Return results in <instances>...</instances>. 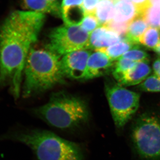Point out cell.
Returning <instances> with one entry per match:
<instances>
[{
	"instance_id": "cell-19",
	"label": "cell",
	"mask_w": 160,
	"mask_h": 160,
	"mask_svg": "<svg viewBox=\"0 0 160 160\" xmlns=\"http://www.w3.org/2000/svg\"><path fill=\"white\" fill-rule=\"evenodd\" d=\"M149 26L155 28H160V8L154 6H146L140 12Z\"/></svg>"
},
{
	"instance_id": "cell-32",
	"label": "cell",
	"mask_w": 160,
	"mask_h": 160,
	"mask_svg": "<svg viewBox=\"0 0 160 160\" xmlns=\"http://www.w3.org/2000/svg\"></svg>"
},
{
	"instance_id": "cell-6",
	"label": "cell",
	"mask_w": 160,
	"mask_h": 160,
	"mask_svg": "<svg viewBox=\"0 0 160 160\" xmlns=\"http://www.w3.org/2000/svg\"><path fill=\"white\" fill-rule=\"evenodd\" d=\"M89 34L80 26L65 24L50 31L46 48L60 58L72 52L89 49Z\"/></svg>"
},
{
	"instance_id": "cell-24",
	"label": "cell",
	"mask_w": 160,
	"mask_h": 160,
	"mask_svg": "<svg viewBox=\"0 0 160 160\" xmlns=\"http://www.w3.org/2000/svg\"><path fill=\"white\" fill-rule=\"evenodd\" d=\"M129 23L117 22L111 21L105 25L109 29L118 33L120 36H126L129 27Z\"/></svg>"
},
{
	"instance_id": "cell-5",
	"label": "cell",
	"mask_w": 160,
	"mask_h": 160,
	"mask_svg": "<svg viewBox=\"0 0 160 160\" xmlns=\"http://www.w3.org/2000/svg\"><path fill=\"white\" fill-rule=\"evenodd\" d=\"M132 147L143 160H160V115L146 112L138 117L132 126Z\"/></svg>"
},
{
	"instance_id": "cell-11",
	"label": "cell",
	"mask_w": 160,
	"mask_h": 160,
	"mask_svg": "<svg viewBox=\"0 0 160 160\" xmlns=\"http://www.w3.org/2000/svg\"><path fill=\"white\" fill-rule=\"evenodd\" d=\"M151 72L148 62H137L118 85L122 86L137 85L146 80Z\"/></svg>"
},
{
	"instance_id": "cell-16",
	"label": "cell",
	"mask_w": 160,
	"mask_h": 160,
	"mask_svg": "<svg viewBox=\"0 0 160 160\" xmlns=\"http://www.w3.org/2000/svg\"><path fill=\"white\" fill-rule=\"evenodd\" d=\"M115 3L113 0H101L96 9V16L101 26H105L113 19Z\"/></svg>"
},
{
	"instance_id": "cell-3",
	"label": "cell",
	"mask_w": 160,
	"mask_h": 160,
	"mask_svg": "<svg viewBox=\"0 0 160 160\" xmlns=\"http://www.w3.org/2000/svg\"><path fill=\"white\" fill-rule=\"evenodd\" d=\"M32 112L49 126L64 131L81 130L89 125L91 119L86 100L62 92L52 95L46 104L32 109Z\"/></svg>"
},
{
	"instance_id": "cell-30",
	"label": "cell",
	"mask_w": 160,
	"mask_h": 160,
	"mask_svg": "<svg viewBox=\"0 0 160 160\" xmlns=\"http://www.w3.org/2000/svg\"><path fill=\"white\" fill-rule=\"evenodd\" d=\"M154 51H155L158 54L160 55V42L159 44L158 45V46L156 47L154 49H153Z\"/></svg>"
},
{
	"instance_id": "cell-4",
	"label": "cell",
	"mask_w": 160,
	"mask_h": 160,
	"mask_svg": "<svg viewBox=\"0 0 160 160\" xmlns=\"http://www.w3.org/2000/svg\"><path fill=\"white\" fill-rule=\"evenodd\" d=\"M61 58L46 48L32 47L24 68L23 97L40 94L65 82Z\"/></svg>"
},
{
	"instance_id": "cell-7",
	"label": "cell",
	"mask_w": 160,
	"mask_h": 160,
	"mask_svg": "<svg viewBox=\"0 0 160 160\" xmlns=\"http://www.w3.org/2000/svg\"><path fill=\"white\" fill-rule=\"evenodd\" d=\"M106 93L115 125L123 129L138 109L140 95L119 85L107 86Z\"/></svg>"
},
{
	"instance_id": "cell-28",
	"label": "cell",
	"mask_w": 160,
	"mask_h": 160,
	"mask_svg": "<svg viewBox=\"0 0 160 160\" xmlns=\"http://www.w3.org/2000/svg\"><path fill=\"white\" fill-rule=\"evenodd\" d=\"M153 69L155 74L160 79V58H158L154 61L153 64Z\"/></svg>"
},
{
	"instance_id": "cell-8",
	"label": "cell",
	"mask_w": 160,
	"mask_h": 160,
	"mask_svg": "<svg viewBox=\"0 0 160 160\" xmlns=\"http://www.w3.org/2000/svg\"><path fill=\"white\" fill-rule=\"evenodd\" d=\"M91 52L89 49H82L62 57L60 62L65 77L72 80H85L87 62Z\"/></svg>"
},
{
	"instance_id": "cell-23",
	"label": "cell",
	"mask_w": 160,
	"mask_h": 160,
	"mask_svg": "<svg viewBox=\"0 0 160 160\" xmlns=\"http://www.w3.org/2000/svg\"><path fill=\"white\" fill-rule=\"evenodd\" d=\"M80 26L83 30L90 34L101 25L95 14H87Z\"/></svg>"
},
{
	"instance_id": "cell-25",
	"label": "cell",
	"mask_w": 160,
	"mask_h": 160,
	"mask_svg": "<svg viewBox=\"0 0 160 160\" xmlns=\"http://www.w3.org/2000/svg\"><path fill=\"white\" fill-rule=\"evenodd\" d=\"M101 0H83L82 6L86 14H95L98 4Z\"/></svg>"
},
{
	"instance_id": "cell-1",
	"label": "cell",
	"mask_w": 160,
	"mask_h": 160,
	"mask_svg": "<svg viewBox=\"0 0 160 160\" xmlns=\"http://www.w3.org/2000/svg\"><path fill=\"white\" fill-rule=\"evenodd\" d=\"M45 20L42 13L15 11L0 25V88L9 86L16 99L21 93L26 59Z\"/></svg>"
},
{
	"instance_id": "cell-21",
	"label": "cell",
	"mask_w": 160,
	"mask_h": 160,
	"mask_svg": "<svg viewBox=\"0 0 160 160\" xmlns=\"http://www.w3.org/2000/svg\"><path fill=\"white\" fill-rule=\"evenodd\" d=\"M121 57L135 62H148L149 59V55L144 50L140 49L138 45L124 53Z\"/></svg>"
},
{
	"instance_id": "cell-13",
	"label": "cell",
	"mask_w": 160,
	"mask_h": 160,
	"mask_svg": "<svg viewBox=\"0 0 160 160\" xmlns=\"http://www.w3.org/2000/svg\"><path fill=\"white\" fill-rule=\"evenodd\" d=\"M140 14L139 9L133 3L121 1L115 3L114 15L112 21L117 22L130 23Z\"/></svg>"
},
{
	"instance_id": "cell-27",
	"label": "cell",
	"mask_w": 160,
	"mask_h": 160,
	"mask_svg": "<svg viewBox=\"0 0 160 160\" xmlns=\"http://www.w3.org/2000/svg\"><path fill=\"white\" fill-rule=\"evenodd\" d=\"M130 1L137 6L141 12V10L147 5L148 0H130Z\"/></svg>"
},
{
	"instance_id": "cell-17",
	"label": "cell",
	"mask_w": 160,
	"mask_h": 160,
	"mask_svg": "<svg viewBox=\"0 0 160 160\" xmlns=\"http://www.w3.org/2000/svg\"><path fill=\"white\" fill-rule=\"evenodd\" d=\"M135 46H136L124 39L114 45L98 50L106 53L110 59L114 61L118 59L124 53Z\"/></svg>"
},
{
	"instance_id": "cell-12",
	"label": "cell",
	"mask_w": 160,
	"mask_h": 160,
	"mask_svg": "<svg viewBox=\"0 0 160 160\" xmlns=\"http://www.w3.org/2000/svg\"><path fill=\"white\" fill-rule=\"evenodd\" d=\"M25 9L38 13H50L61 17L62 7L58 2H51L48 0H21Z\"/></svg>"
},
{
	"instance_id": "cell-20",
	"label": "cell",
	"mask_w": 160,
	"mask_h": 160,
	"mask_svg": "<svg viewBox=\"0 0 160 160\" xmlns=\"http://www.w3.org/2000/svg\"><path fill=\"white\" fill-rule=\"evenodd\" d=\"M160 32L158 28L149 27L144 32L140 39V43L144 46L154 49L159 44Z\"/></svg>"
},
{
	"instance_id": "cell-31",
	"label": "cell",
	"mask_w": 160,
	"mask_h": 160,
	"mask_svg": "<svg viewBox=\"0 0 160 160\" xmlns=\"http://www.w3.org/2000/svg\"><path fill=\"white\" fill-rule=\"evenodd\" d=\"M48 1H49L50 2H56L57 0H48Z\"/></svg>"
},
{
	"instance_id": "cell-9",
	"label": "cell",
	"mask_w": 160,
	"mask_h": 160,
	"mask_svg": "<svg viewBox=\"0 0 160 160\" xmlns=\"http://www.w3.org/2000/svg\"><path fill=\"white\" fill-rule=\"evenodd\" d=\"M113 61L103 52L95 50L92 52L87 62L85 80L100 77L112 71Z\"/></svg>"
},
{
	"instance_id": "cell-15",
	"label": "cell",
	"mask_w": 160,
	"mask_h": 160,
	"mask_svg": "<svg viewBox=\"0 0 160 160\" xmlns=\"http://www.w3.org/2000/svg\"><path fill=\"white\" fill-rule=\"evenodd\" d=\"M86 13L82 6H65L62 8L61 18L65 25L70 26H81Z\"/></svg>"
},
{
	"instance_id": "cell-22",
	"label": "cell",
	"mask_w": 160,
	"mask_h": 160,
	"mask_svg": "<svg viewBox=\"0 0 160 160\" xmlns=\"http://www.w3.org/2000/svg\"><path fill=\"white\" fill-rule=\"evenodd\" d=\"M140 90L147 92H160V79L156 76H151L140 84Z\"/></svg>"
},
{
	"instance_id": "cell-18",
	"label": "cell",
	"mask_w": 160,
	"mask_h": 160,
	"mask_svg": "<svg viewBox=\"0 0 160 160\" xmlns=\"http://www.w3.org/2000/svg\"><path fill=\"white\" fill-rule=\"evenodd\" d=\"M136 62L122 57L117 60L112 68V73L118 83L121 82L126 73L134 66Z\"/></svg>"
},
{
	"instance_id": "cell-2",
	"label": "cell",
	"mask_w": 160,
	"mask_h": 160,
	"mask_svg": "<svg viewBox=\"0 0 160 160\" xmlns=\"http://www.w3.org/2000/svg\"><path fill=\"white\" fill-rule=\"evenodd\" d=\"M0 141L24 144L38 160H84L81 146L50 131L32 128H12L0 135Z\"/></svg>"
},
{
	"instance_id": "cell-29",
	"label": "cell",
	"mask_w": 160,
	"mask_h": 160,
	"mask_svg": "<svg viewBox=\"0 0 160 160\" xmlns=\"http://www.w3.org/2000/svg\"><path fill=\"white\" fill-rule=\"evenodd\" d=\"M146 6H154L160 8V0H148Z\"/></svg>"
},
{
	"instance_id": "cell-26",
	"label": "cell",
	"mask_w": 160,
	"mask_h": 160,
	"mask_svg": "<svg viewBox=\"0 0 160 160\" xmlns=\"http://www.w3.org/2000/svg\"><path fill=\"white\" fill-rule=\"evenodd\" d=\"M83 0H63L61 7L72 6H82Z\"/></svg>"
},
{
	"instance_id": "cell-14",
	"label": "cell",
	"mask_w": 160,
	"mask_h": 160,
	"mask_svg": "<svg viewBox=\"0 0 160 160\" xmlns=\"http://www.w3.org/2000/svg\"><path fill=\"white\" fill-rule=\"evenodd\" d=\"M149 25L141 15H139L129 23L125 39L137 46L144 32L148 29Z\"/></svg>"
},
{
	"instance_id": "cell-10",
	"label": "cell",
	"mask_w": 160,
	"mask_h": 160,
	"mask_svg": "<svg viewBox=\"0 0 160 160\" xmlns=\"http://www.w3.org/2000/svg\"><path fill=\"white\" fill-rule=\"evenodd\" d=\"M121 36L106 26H101L89 34V50H98L122 41Z\"/></svg>"
}]
</instances>
